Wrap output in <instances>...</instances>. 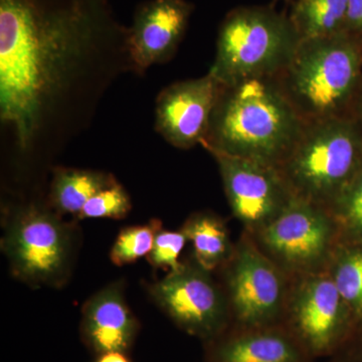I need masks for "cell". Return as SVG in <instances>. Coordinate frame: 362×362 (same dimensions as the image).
<instances>
[{"label":"cell","mask_w":362,"mask_h":362,"mask_svg":"<svg viewBox=\"0 0 362 362\" xmlns=\"http://www.w3.org/2000/svg\"><path fill=\"white\" fill-rule=\"evenodd\" d=\"M128 73L129 28L109 0H0V121L21 160L85 132Z\"/></svg>","instance_id":"6da1fadb"},{"label":"cell","mask_w":362,"mask_h":362,"mask_svg":"<svg viewBox=\"0 0 362 362\" xmlns=\"http://www.w3.org/2000/svg\"><path fill=\"white\" fill-rule=\"evenodd\" d=\"M304 125L274 78L221 85L202 146L211 156L239 157L279 168Z\"/></svg>","instance_id":"7a4b0ae2"},{"label":"cell","mask_w":362,"mask_h":362,"mask_svg":"<svg viewBox=\"0 0 362 362\" xmlns=\"http://www.w3.org/2000/svg\"><path fill=\"white\" fill-rule=\"evenodd\" d=\"M274 80L305 123L354 116L362 95V37L343 30L300 40Z\"/></svg>","instance_id":"3957f363"},{"label":"cell","mask_w":362,"mask_h":362,"mask_svg":"<svg viewBox=\"0 0 362 362\" xmlns=\"http://www.w3.org/2000/svg\"><path fill=\"white\" fill-rule=\"evenodd\" d=\"M362 166L356 116L305 123L279 170L295 197L329 211Z\"/></svg>","instance_id":"277c9868"},{"label":"cell","mask_w":362,"mask_h":362,"mask_svg":"<svg viewBox=\"0 0 362 362\" xmlns=\"http://www.w3.org/2000/svg\"><path fill=\"white\" fill-rule=\"evenodd\" d=\"M300 37L289 16L269 6H240L221 23L209 71L223 86L275 78L296 52Z\"/></svg>","instance_id":"5b68a950"},{"label":"cell","mask_w":362,"mask_h":362,"mask_svg":"<svg viewBox=\"0 0 362 362\" xmlns=\"http://www.w3.org/2000/svg\"><path fill=\"white\" fill-rule=\"evenodd\" d=\"M1 250L21 282L63 287L73 269L77 232L47 202H25L6 211Z\"/></svg>","instance_id":"8992f818"},{"label":"cell","mask_w":362,"mask_h":362,"mask_svg":"<svg viewBox=\"0 0 362 362\" xmlns=\"http://www.w3.org/2000/svg\"><path fill=\"white\" fill-rule=\"evenodd\" d=\"M252 233L259 249L281 270L298 276L325 270L340 242L330 211L295 195L276 218Z\"/></svg>","instance_id":"52a82bcc"},{"label":"cell","mask_w":362,"mask_h":362,"mask_svg":"<svg viewBox=\"0 0 362 362\" xmlns=\"http://www.w3.org/2000/svg\"><path fill=\"white\" fill-rule=\"evenodd\" d=\"M286 310L284 327L310 358L334 354L357 329L327 270L299 276Z\"/></svg>","instance_id":"ba28073f"},{"label":"cell","mask_w":362,"mask_h":362,"mask_svg":"<svg viewBox=\"0 0 362 362\" xmlns=\"http://www.w3.org/2000/svg\"><path fill=\"white\" fill-rule=\"evenodd\" d=\"M211 271L194 263L149 286L150 296L180 329L206 343L228 331V299L211 278Z\"/></svg>","instance_id":"9c48e42d"},{"label":"cell","mask_w":362,"mask_h":362,"mask_svg":"<svg viewBox=\"0 0 362 362\" xmlns=\"http://www.w3.org/2000/svg\"><path fill=\"white\" fill-rule=\"evenodd\" d=\"M226 264L228 301L238 328L279 325L287 302L284 272L249 239L240 240Z\"/></svg>","instance_id":"30bf717a"},{"label":"cell","mask_w":362,"mask_h":362,"mask_svg":"<svg viewBox=\"0 0 362 362\" xmlns=\"http://www.w3.org/2000/svg\"><path fill=\"white\" fill-rule=\"evenodd\" d=\"M233 216L255 233L278 216L294 194L275 166L213 154Z\"/></svg>","instance_id":"8fae6325"},{"label":"cell","mask_w":362,"mask_h":362,"mask_svg":"<svg viewBox=\"0 0 362 362\" xmlns=\"http://www.w3.org/2000/svg\"><path fill=\"white\" fill-rule=\"evenodd\" d=\"M221 90V83L211 71L164 88L156 98V132L178 149L202 145Z\"/></svg>","instance_id":"7c38bea8"},{"label":"cell","mask_w":362,"mask_h":362,"mask_svg":"<svg viewBox=\"0 0 362 362\" xmlns=\"http://www.w3.org/2000/svg\"><path fill=\"white\" fill-rule=\"evenodd\" d=\"M194 6L185 0H150L136 11L129 28L135 74L173 59L187 30Z\"/></svg>","instance_id":"4fadbf2b"},{"label":"cell","mask_w":362,"mask_h":362,"mask_svg":"<svg viewBox=\"0 0 362 362\" xmlns=\"http://www.w3.org/2000/svg\"><path fill=\"white\" fill-rule=\"evenodd\" d=\"M139 329V322L124 296L123 282L106 286L83 306L81 337L97 356L107 352L127 354Z\"/></svg>","instance_id":"5bb4252c"},{"label":"cell","mask_w":362,"mask_h":362,"mask_svg":"<svg viewBox=\"0 0 362 362\" xmlns=\"http://www.w3.org/2000/svg\"><path fill=\"white\" fill-rule=\"evenodd\" d=\"M207 362H310L284 326L237 328L206 343Z\"/></svg>","instance_id":"9a60e30c"},{"label":"cell","mask_w":362,"mask_h":362,"mask_svg":"<svg viewBox=\"0 0 362 362\" xmlns=\"http://www.w3.org/2000/svg\"><path fill=\"white\" fill-rule=\"evenodd\" d=\"M118 182L104 171L57 166L52 168L47 204L56 213L78 216L90 197Z\"/></svg>","instance_id":"2e32d148"},{"label":"cell","mask_w":362,"mask_h":362,"mask_svg":"<svg viewBox=\"0 0 362 362\" xmlns=\"http://www.w3.org/2000/svg\"><path fill=\"white\" fill-rule=\"evenodd\" d=\"M181 230L192 242L194 259L202 267L213 271L232 258L233 250L225 223L209 213L192 214Z\"/></svg>","instance_id":"e0dca14e"},{"label":"cell","mask_w":362,"mask_h":362,"mask_svg":"<svg viewBox=\"0 0 362 362\" xmlns=\"http://www.w3.org/2000/svg\"><path fill=\"white\" fill-rule=\"evenodd\" d=\"M349 0H295L289 18L300 40L329 37L345 28Z\"/></svg>","instance_id":"ac0fdd59"},{"label":"cell","mask_w":362,"mask_h":362,"mask_svg":"<svg viewBox=\"0 0 362 362\" xmlns=\"http://www.w3.org/2000/svg\"><path fill=\"white\" fill-rule=\"evenodd\" d=\"M327 267L358 328L362 324V240H340Z\"/></svg>","instance_id":"d6986e66"},{"label":"cell","mask_w":362,"mask_h":362,"mask_svg":"<svg viewBox=\"0 0 362 362\" xmlns=\"http://www.w3.org/2000/svg\"><path fill=\"white\" fill-rule=\"evenodd\" d=\"M340 240H362V166L329 209Z\"/></svg>","instance_id":"ffe728a7"},{"label":"cell","mask_w":362,"mask_h":362,"mask_svg":"<svg viewBox=\"0 0 362 362\" xmlns=\"http://www.w3.org/2000/svg\"><path fill=\"white\" fill-rule=\"evenodd\" d=\"M160 221L152 220L148 223L128 226L119 233L110 251L114 265L122 267L147 257L153 247L157 233L162 228Z\"/></svg>","instance_id":"44dd1931"},{"label":"cell","mask_w":362,"mask_h":362,"mask_svg":"<svg viewBox=\"0 0 362 362\" xmlns=\"http://www.w3.org/2000/svg\"><path fill=\"white\" fill-rule=\"evenodd\" d=\"M132 209L129 194L119 182L104 188L90 197L82 211L78 220L87 218H113L122 220Z\"/></svg>","instance_id":"7402d4cb"},{"label":"cell","mask_w":362,"mask_h":362,"mask_svg":"<svg viewBox=\"0 0 362 362\" xmlns=\"http://www.w3.org/2000/svg\"><path fill=\"white\" fill-rule=\"evenodd\" d=\"M187 242V235L182 230L173 232L161 228L154 239L151 251L147 255V261L156 269L177 270L182 264L178 261V258Z\"/></svg>","instance_id":"603a6c76"},{"label":"cell","mask_w":362,"mask_h":362,"mask_svg":"<svg viewBox=\"0 0 362 362\" xmlns=\"http://www.w3.org/2000/svg\"><path fill=\"white\" fill-rule=\"evenodd\" d=\"M344 30L362 37V0H349Z\"/></svg>","instance_id":"cb8c5ba5"},{"label":"cell","mask_w":362,"mask_h":362,"mask_svg":"<svg viewBox=\"0 0 362 362\" xmlns=\"http://www.w3.org/2000/svg\"><path fill=\"white\" fill-rule=\"evenodd\" d=\"M95 362H132L128 357L127 354L124 352H107V354L97 356Z\"/></svg>","instance_id":"d4e9b609"},{"label":"cell","mask_w":362,"mask_h":362,"mask_svg":"<svg viewBox=\"0 0 362 362\" xmlns=\"http://www.w3.org/2000/svg\"><path fill=\"white\" fill-rule=\"evenodd\" d=\"M354 116L361 124L362 128V95L361 99L358 100L356 106V110H354Z\"/></svg>","instance_id":"484cf974"},{"label":"cell","mask_w":362,"mask_h":362,"mask_svg":"<svg viewBox=\"0 0 362 362\" xmlns=\"http://www.w3.org/2000/svg\"><path fill=\"white\" fill-rule=\"evenodd\" d=\"M352 359L356 361L357 362H362V340L361 343H359L358 346L354 352V356H352Z\"/></svg>","instance_id":"4316f807"},{"label":"cell","mask_w":362,"mask_h":362,"mask_svg":"<svg viewBox=\"0 0 362 362\" xmlns=\"http://www.w3.org/2000/svg\"><path fill=\"white\" fill-rule=\"evenodd\" d=\"M340 362H357L356 361H354V359H349V361H340Z\"/></svg>","instance_id":"83f0119b"}]
</instances>
